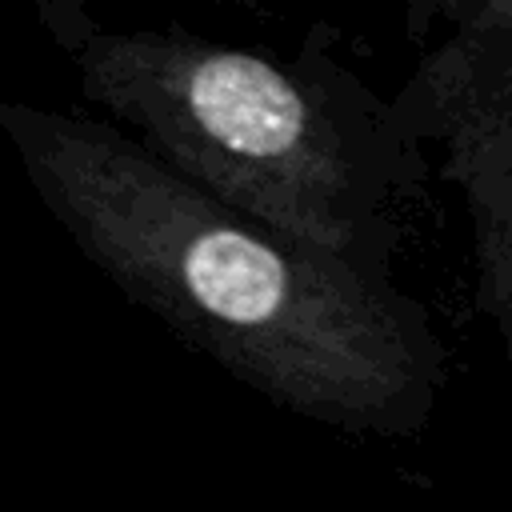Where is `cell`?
<instances>
[{
  "instance_id": "3",
  "label": "cell",
  "mask_w": 512,
  "mask_h": 512,
  "mask_svg": "<svg viewBox=\"0 0 512 512\" xmlns=\"http://www.w3.org/2000/svg\"><path fill=\"white\" fill-rule=\"evenodd\" d=\"M404 136H436L476 240L480 300L512 368V4L476 8L396 100Z\"/></svg>"
},
{
  "instance_id": "2",
  "label": "cell",
  "mask_w": 512,
  "mask_h": 512,
  "mask_svg": "<svg viewBox=\"0 0 512 512\" xmlns=\"http://www.w3.org/2000/svg\"><path fill=\"white\" fill-rule=\"evenodd\" d=\"M36 16L80 96L172 176L308 252L384 272L404 128L332 60L108 28L76 0H40Z\"/></svg>"
},
{
  "instance_id": "1",
  "label": "cell",
  "mask_w": 512,
  "mask_h": 512,
  "mask_svg": "<svg viewBox=\"0 0 512 512\" xmlns=\"http://www.w3.org/2000/svg\"><path fill=\"white\" fill-rule=\"evenodd\" d=\"M0 136L40 208L124 300L280 412L376 436L428 416L440 348L380 268L252 224L108 120L0 100Z\"/></svg>"
}]
</instances>
